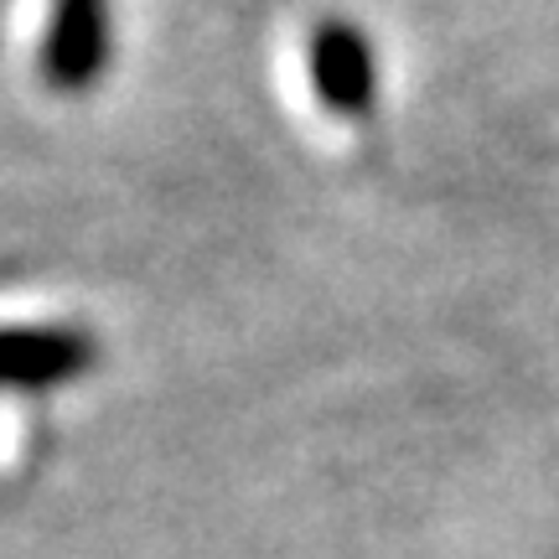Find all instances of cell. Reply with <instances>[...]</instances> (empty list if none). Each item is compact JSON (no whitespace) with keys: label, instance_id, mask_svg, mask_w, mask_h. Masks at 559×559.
Listing matches in <instances>:
<instances>
[{"label":"cell","instance_id":"6da1fadb","mask_svg":"<svg viewBox=\"0 0 559 559\" xmlns=\"http://www.w3.org/2000/svg\"><path fill=\"white\" fill-rule=\"evenodd\" d=\"M306 68L317 83V99L347 124H368L379 109V52L362 26L326 16L306 41Z\"/></svg>","mask_w":559,"mask_h":559},{"label":"cell","instance_id":"7a4b0ae2","mask_svg":"<svg viewBox=\"0 0 559 559\" xmlns=\"http://www.w3.org/2000/svg\"><path fill=\"white\" fill-rule=\"evenodd\" d=\"M115 52V0H52L41 37V83L52 94H88Z\"/></svg>","mask_w":559,"mask_h":559},{"label":"cell","instance_id":"3957f363","mask_svg":"<svg viewBox=\"0 0 559 559\" xmlns=\"http://www.w3.org/2000/svg\"><path fill=\"white\" fill-rule=\"evenodd\" d=\"M99 362V342L79 326H0V389L41 394L83 379Z\"/></svg>","mask_w":559,"mask_h":559}]
</instances>
